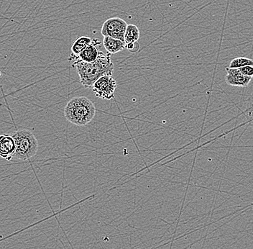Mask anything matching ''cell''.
<instances>
[{
  "label": "cell",
  "instance_id": "6da1fadb",
  "mask_svg": "<svg viewBox=\"0 0 253 249\" xmlns=\"http://www.w3.org/2000/svg\"><path fill=\"white\" fill-rule=\"evenodd\" d=\"M72 67L76 70L80 82L86 88H91L99 78L105 75H113L115 65L111 59V54L101 52L96 61L86 63L76 60Z\"/></svg>",
  "mask_w": 253,
  "mask_h": 249
},
{
  "label": "cell",
  "instance_id": "7a4b0ae2",
  "mask_svg": "<svg viewBox=\"0 0 253 249\" xmlns=\"http://www.w3.org/2000/svg\"><path fill=\"white\" fill-rule=\"evenodd\" d=\"M96 109L91 100L87 97L79 96L69 100L64 108L66 119L75 125H87L93 121Z\"/></svg>",
  "mask_w": 253,
  "mask_h": 249
},
{
  "label": "cell",
  "instance_id": "3957f363",
  "mask_svg": "<svg viewBox=\"0 0 253 249\" xmlns=\"http://www.w3.org/2000/svg\"><path fill=\"white\" fill-rule=\"evenodd\" d=\"M12 136L16 144L14 158L27 161L37 154L39 147L38 141L30 130L26 129L17 130Z\"/></svg>",
  "mask_w": 253,
  "mask_h": 249
},
{
  "label": "cell",
  "instance_id": "277c9868",
  "mask_svg": "<svg viewBox=\"0 0 253 249\" xmlns=\"http://www.w3.org/2000/svg\"><path fill=\"white\" fill-rule=\"evenodd\" d=\"M116 86V80L113 75H105L99 78L92 86V89L96 98L110 100L115 98Z\"/></svg>",
  "mask_w": 253,
  "mask_h": 249
},
{
  "label": "cell",
  "instance_id": "5b68a950",
  "mask_svg": "<svg viewBox=\"0 0 253 249\" xmlns=\"http://www.w3.org/2000/svg\"><path fill=\"white\" fill-rule=\"evenodd\" d=\"M127 25H128L126 22L121 18H110L104 23L101 33L104 37H110L125 42V32Z\"/></svg>",
  "mask_w": 253,
  "mask_h": 249
},
{
  "label": "cell",
  "instance_id": "8992f818",
  "mask_svg": "<svg viewBox=\"0 0 253 249\" xmlns=\"http://www.w3.org/2000/svg\"><path fill=\"white\" fill-rule=\"evenodd\" d=\"M227 75L225 81L228 84L234 87H246L251 83L252 77L244 76L239 69L226 68Z\"/></svg>",
  "mask_w": 253,
  "mask_h": 249
},
{
  "label": "cell",
  "instance_id": "52a82bcc",
  "mask_svg": "<svg viewBox=\"0 0 253 249\" xmlns=\"http://www.w3.org/2000/svg\"><path fill=\"white\" fill-rule=\"evenodd\" d=\"M16 144L12 136L2 135L0 137V156L7 161H10L15 156Z\"/></svg>",
  "mask_w": 253,
  "mask_h": 249
},
{
  "label": "cell",
  "instance_id": "ba28073f",
  "mask_svg": "<svg viewBox=\"0 0 253 249\" xmlns=\"http://www.w3.org/2000/svg\"><path fill=\"white\" fill-rule=\"evenodd\" d=\"M99 44H100L99 41L93 39V43L87 46V47H86L81 51L80 54L75 58L74 61L79 60V61L86 63H92L93 61H96L99 58V56H100L101 52H102L98 49V46H99Z\"/></svg>",
  "mask_w": 253,
  "mask_h": 249
},
{
  "label": "cell",
  "instance_id": "9c48e42d",
  "mask_svg": "<svg viewBox=\"0 0 253 249\" xmlns=\"http://www.w3.org/2000/svg\"><path fill=\"white\" fill-rule=\"evenodd\" d=\"M93 39L87 36H81L76 38L71 46V54L69 58V61H73L81 53L83 50L93 43Z\"/></svg>",
  "mask_w": 253,
  "mask_h": 249
},
{
  "label": "cell",
  "instance_id": "30bf717a",
  "mask_svg": "<svg viewBox=\"0 0 253 249\" xmlns=\"http://www.w3.org/2000/svg\"><path fill=\"white\" fill-rule=\"evenodd\" d=\"M103 45L107 53L110 54L119 53L125 49V43L124 41L110 37H104Z\"/></svg>",
  "mask_w": 253,
  "mask_h": 249
},
{
  "label": "cell",
  "instance_id": "8fae6325",
  "mask_svg": "<svg viewBox=\"0 0 253 249\" xmlns=\"http://www.w3.org/2000/svg\"><path fill=\"white\" fill-rule=\"evenodd\" d=\"M139 30L136 25H128L125 35V44L138 42L139 39Z\"/></svg>",
  "mask_w": 253,
  "mask_h": 249
},
{
  "label": "cell",
  "instance_id": "7c38bea8",
  "mask_svg": "<svg viewBox=\"0 0 253 249\" xmlns=\"http://www.w3.org/2000/svg\"><path fill=\"white\" fill-rule=\"evenodd\" d=\"M247 66H253V60L246 57H238L231 60L229 67L231 69H240Z\"/></svg>",
  "mask_w": 253,
  "mask_h": 249
},
{
  "label": "cell",
  "instance_id": "4fadbf2b",
  "mask_svg": "<svg viewBox=\"0 0 253 249\" xmlns=\"http://www.w3.org/2000/svg\"><path fill=\"white\" fill-rule=\"evenodd\" d=\"M244 115H245V118L248 120L250 125L253 130V92L248 99Z\"/></svg>",
  "mask_w": 253,
  "mask_h": 249
},
{
  "label": "cell",
  "instance_id": "5bb4252c",
  "mask_svg": "<svg viewBox=\"0 0 253 249\" xmlns=\"http://www.w3.org/2000/svg\"><path fill=\"white\" fill-rule=\"evenodd\" d=\"M93 198V196H90L88 198H87V199H84V200L85 201L86 199H88L89 198ZM84 200L81 201V202H77V203L72 204L71 206H70L69 207H67V208L64 209V210H60L59 212H58V213H54V214L50 215V216L47 217V218H45V219L42 220V221H39V222L36 223V224H33V225H30V226L25 227L24 229H23V230H19V231L17 232V233H13V234L10 235V236H7V237H6L5 238H3L1 241H4V240L7 239V238L12 237V236H15V235L18 234V233H21V232L24 231V230H27V229H28L29 227L34 226V225H38V224H41V223L44 222V221H47V220L50 219V218H53V217L56 216V215H57L58 214H60V213H63V212L65 211V210H68V209L70 208V207H73L74 205H76V204L81 203V202H84Z\"/></svg>",
  "mask_w": 253,
  "mask_h": 249
},
{
  "label": "cell",
  "instance_id": "9a60e30c",
  "mask_svg": "<svg viewBox=\"0 0 253 249\" xmlns=\"http://www.w3.org/2000/svg\"><path fill=\"white\" fill-rule=\"evenodd\" d=\"M239 69L244 76L253 77V66H247Z\"/></svg>",
  "mask_w": 253,
  "mask_h": 249
},
{
  "label": "cell",
  "instance_id": "2e32d148",
  "mask_svg": "<svg viewBox=\"0 0 253 249\" xmlns=\"http://www.w3.org/2000/svg\"><path fill=\"white\" fill-rule=\"evenodd\" d=\"M125 48L131 53H137L139 49V44L138 42L130 43L125 44Z\"/></svg>",
  "mask_w": 253,
  "mask_h": 249
}]
</instances>
